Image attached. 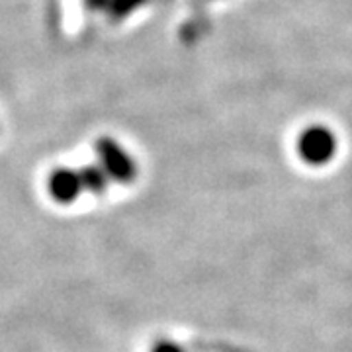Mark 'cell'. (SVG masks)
<instances>
[{
    "instance_id": "cell-1",
    "label": "cell",
    "mask_w": 352,
    "mask_h": 352,
    "mask_svg": "<svg viewBox=\"0 0 352 352\" xmlns=\"http://www.w3.org/2000/svg\"><path fill=\"white\" fill-rule=\"evenodd\" d=\"M296 149L303 163H307L309 166H323L329 161H333V157L337 155L339 141L333 129L321 124H314L302 129L296 141Z\"/></svg>"
},
{
    "instance_id": "cell-2",
    "label": "cell",
    "mask_w": 352,
    "mask_h": 352,
    "mask_svg": "<svg viewBox=\"0 0 352 352\" xmlns=\"http://www.w3.org/2000/svg\"><path fill=\"white\" fill-rule=\"evenodd\" d=\"M98 164L104 168V173L110 176L112 182L118 184H131L138 178V163L135 159L126 151L122 143H118L113 138H100L94 145Z\"/></svg>"
},
{
    "instance_id": "cell-3",
    "label": "cell",
    "mask_w": 352,
    "mask_h": 352,
    "mask_svg": "<svg viewBox=\"0 0 352 352\" xmlns=\"http://www.w3.org/2000/svg\"><path fill=\"white\" fill-rule=\"evenodd\" d=\"M47 190H50V196L57 204H73L76 198L80 196L82 192V182H80V176L78 170H71V168H57L53 170L47 178Z\"/></svg>"
},
{
    "instance_id": "cell-4",
    "label": "cell",
    "mask_w": 352,
    "mask_h": 352,
    "mask_svg": "<svg viewBox=\"0 0 352 352\" xmlns=\"http://www.w3.org/2000/svg\"><path fill=\"white\" fill-rule=\"evenodd\" d=\"M80 176V182H82V188L90 192V194H104L108 190V184L112 182L110 176L104 173L100 164H87L78 170Z\"/></svg>"
},
{
    "instance_id": "cell-5",
    "label": "cell",
    "mask_w": 352,
    "mask_h": 352,
    "mask_svg": "<svg viewBox=\"0 0 352 352\" xmlns=\"http://www.w3.org/2000/svg\"><path fill=\"white\" fill-rule=\"evenodd\" d=\"M147 0H112L108 6V14L113 20H124L131 12H135L141 4H145Z\"/></svg>"
},
{
    "instance_id": "cell-6",
    "label": "cell",
    "mask_w": 352,
    "mask_h": 352,
    "mask_svg": "<svg viewBox=\"0 0 352 352\" xmlns=\"http://www.w3.org/2000/svg\"><path fill=\"white\" fill-rule=\"evenodd\" d=\"M151 352H190L184 344H178L175 340L161 339L151 346Z\"/></svg>"
},
{
    "instance_id": "cell-7",
    "label": "cell",
    "mask_w": 352,
    "mask_h": 352,
    "mask_svg": "<svg viewBox=\"0 0 352 352\" xmlns=\"http://www.w3.org/2000/svg\"><path fill=\"white\" fill-rule=\"evenodd\" d=\"M87 2L92 10H108V6H110L112 0H87Z\"/></svg>"
}]
</instances>
